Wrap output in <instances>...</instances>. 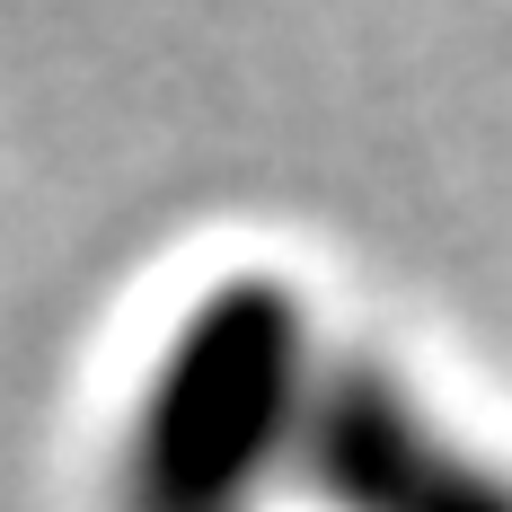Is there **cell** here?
<instances>
[{"mask_svg":"<svg viewBox=\"0 0 512 512\" xmlns=\"http://www.w3.org/2000/svg\"><path fill=\"white\" fill-rule=\"evenodd\" d=\"M301 433V309L283 283H221L159 354L133 442L124 512H248L265 460Z\"/></svg>","mask_w":512,"mask_h":512,"instance_id":"1","label":"cell"},{"mask_svg":"<svg viewBox=\"0 0 512 512\" xmlns=\"http://www.w3.org/2000/svg\"><path fill=\"white\" fill-rule=\"evenodd\" d=\"M301 442H309L318 486L354 512H512L504 486L477 477L460 451H442L415 424V407L371 371H345L301 415Z\"/></svg>","mask_w":512,"mask_h":512,"instance_id":"2","label":"cell"}]
</instances>
